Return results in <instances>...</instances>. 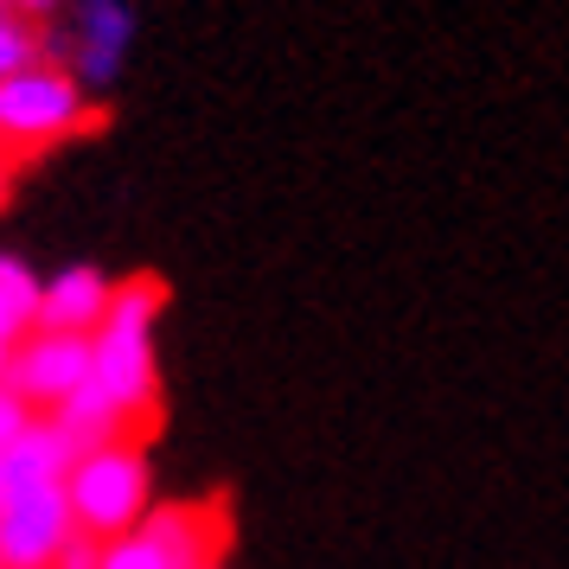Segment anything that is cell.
<instances>
[{"label":"cell","mask_w":569,"mask_h":569,"mask_svg":"<svg viewBox=\"0 0 569 569\" xmlns=\"http://www.w3.org/2000/svg\"><path fill=\"white\" fill-rule=\"evenodd\" d=\"M71 448L52 422H32L0 461V563L7 569H52L58 550L78 538V518L64 499Z\"/></svg>","instance_id":"obj_1"},{"label":"cell","mask_w":569,"mask_h":569,"mask_svg":"<svg viewBox=\"0 0 569 569\" xmlns=\"http://www.w3.org/2000/svg\"><path fill=\"white\" fill-rule=\"evenodd\" d=\"M160 308H167V288L154 276L116 282V301H109L103 327L90 333V390L129 429L154 422V410H160V359H154Z\"/></svg>","instance_id":"obj_2"},{"label":"cell","mask_w":569,"mask_h":569,"mask_svg":"<svg viewBox=\"0 0 569 569\" xmlns=\"http://www.w3.org/2000/svg\"><path fill=\"white\" fill-rule=\"evenodd\" d=\"M64 499H71V518H78L83 538L116 543L141 531L148 512H154V461L134 436H116L103 448H90L71 461L64 473Z\"/></svg>","instance_id":"obj_3"},{"label":"cell","mask_w":569,"mask_h":569,"mask_svg":"<svg viewBox=\"0 0 569 569\" xmlns=\"http://www.w3.org/2000/svg\"><path fill=\"white\" fill-rule=\"evenodd\" d=\"M90 122H97V109H90L83 83L58 58H39L27 71L0 78V154L13 160V167L52 154L64 141H78Z\"/></svg>","instance_id":"obj_4"},{"label":"cell","mask_w":569,"mask_h":569,"mask_svg":"<svg viewBox=\"0 0 569 569\" xmlns=\"http://www.w3.org/2000/svg\"><path fill=\"white\" fill-rule=\"evenodd\" d=\"M7 390L27 403L39 422L58 416L71 397L90 390V339L83 333H46L32 327L20 346H13V365H7Z\"/></svg>","instance_id":"obj_5"},{"label":"cell","mask_w":569,"mask_h":569,"mask_svg":"<svg viewBox=\"0 0 569 569\" xmlns=\"http://www.w3.org/2000/svg\"><path fill=\"white\" fill-rule=\"evenodd\" d=\"M129 46H134L129 0H71V20H64V39H58V64L83 83V97L116 83Z\"/></svg>","instance_id":"obj_6"},{"label":"cell","mask_w":569,"mask_h":569,"mask_svg":"<svg viewBox=\"0 0 569 569\" xmlns=\"http://www.w3.org/2000/svg\"><path fill=\"white\" fill-rule=\"evenodd\" d=\"M141 538H154L173 557V569H206V563H224L231 525H224V506H211V499H173V506L154 499Z\"/></svg>","instance_id":"obj_7"},{"label":"cell","mask_w":569,"mask_h":569,"mask_svg":"<svg viewBox=\"0 0 569 569\" xmlns=\"http://www.w3.org/2000/svg\"><path fill=\"white\" fill-rule=\"evenodd\" d=\"M109 301H116V282H109L97 262H64L39 282V327L46 333H97L103 327Z\"/></svg>","instance_id":"obj_8"},{"label":"cell","mask_w":569,"mask_h":569,"mask_svg":"<svg viewBox=\"0 0 569 569\" xmlns=\"http://www.w3.org/2000/svg\"><path fill=\"white\" fill-rule=\"evenodd\" d=\"M39 282H46V276H32L20 257L0 250V339H7V346H20V339L39 327Z\"/></svg>","instance_id":"obj_9"},{"label":"cell","mask_w":569,"mask_h":569,"mask_svg":"<svg viewBox=\"0 0 569 569\" xmlns=\"http://www.w3.org/2000/svg\"><path fill=\"white\" fill-rule=\"evenodd\" d=\"M46 58V32L39 20H20V13H0V78H13V71H27Z\"/></svg>","instance_id":"obj_10"},{"label":"cell","mask_w":569,"mask_h":569,"mask_svg":"<svg viewBox=\"0 0 569 569\" xmlns=\"http://www.w3.org/2000/svg\"><path fill=\"white\" fill-rule=\"evenodd\" d=\"M97 569H173V557L160 550L154 538H141V531H129V538L103 543V563Z\"/></svg>","instance_id":"obj_11"},{"label":"cell","mask_w":569,"mask_h":569,"mask_svg":"<svg viewBox=\"0 0 569 569\" xmlns=\"http://www.w3.org/2000/svg\"><path fill=\"white\" fill-rule=\"evenodd\" d=\"M32 422H39V416H32L27 403H20V397H13V390L0 385V461H7V455H13V441L27 436Z\"/></svg>","instance_id":"obj_12"},{"label":"cell","mask_w":569,"mask_h":569,"mask_svg":"<svg viewBox=\"0 0 569 569\" xmlns=\"http://www.w3.org/2000/svg\"><path fill=\"white\" fill-rule=\"evenodd\" d=\"M97 563H103V543L83 538V531H78V538L58 550V563H52V569H97Z\"/></svg>","instance_id":"obj_13"},{"label":"cell","mask_w":569,"mask_h":569,"mask_svg":"<svg viewBox=\"0 0 569 569\" xmlns=\"http://www.w3.org/2000/svg\"><path fill=\"white\" fill-rule=\"evenodd\" d=\"M52 7H64V0H0V13H20V20H39Z\"/></svg>","instance_id":"obj_14"},{"label":"cell","mask_w":569,"mask_h":569,"mask_svg":"<svg viewBox=\"0 0 569 569\" xmlns=\"http://www.w3.org/2000/svg\"><path fill=\"white\" fill-rule=\"evenodd\" d=\"M7 192H13V160L0 154V206H7Z\"/></svg>","instance_id":"obj_15"},{"label":"cell","mask_w":569,"mask_h":569,"mask_svg":"<svg viewBox=\"0 0 569 569\" xmlns=\"http://www.w3.org/2000/svg\"><path fill=\"white\" fill-rule=\"evenodd\" d=\"M7 365H13V346H7V339H0V385H7Z\"/></svg>","instance_id":"obj_16"},{"label":"cell","mask_w":569,"mask_h":569,"mask_svg":"<svg viewBox=\"0 0 569 569\" xmlns=\"http://www.w3.org/2000/svg\"><path fill=\"white\" fill-rule=\"evenodd\" d=\"M206 569H224V563H206Z\"/></svg>","instance_id":"obj_17"},{"label":"cell","mask_w":569,"mask_h":569,"mask_svg":"<svg viewBox=\"0 0 569 569\" xmlns=\"http://www.w3.org/2000/svg\"><path fill=\"white\" fill-rule=\"evenodd\" d=\"M0 569H7V563H0Z\"/></svg>","instance_id":"obj_18"}]
</instances>
